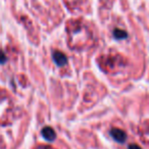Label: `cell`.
Segmentation results:
<instances>
[{
  "mask_svg": "<svg viewBox=\"0 0 149 149\" xmlns=\"http://www.w3.org/2000/svg\"><path fill=\"white\" fill-rule=\"evenodd\" d=\"M13 109L8 94L0 91V124L6 125L13 120Z\"/></svg>",
  "mask_w": 149,
  "mask_h": 149,
  "instance_id": "6da1fadb",
  "label": "cell"
},
{
  "mask_svg": "<svg viewBox=\"0 0 149 149\" xmlns=\"http://www.w3.org/2000/svg\"><path fill=\"white\" fill-rule=\"evenodd\" d=\"M110 135H111V137L114 139V140L118 141V142H120V143L124 142V141L126 140V138H127L126 133H125L123 130L118 129V128L112 129V130L110 131Z\"/></svg>",
  "mask_w": 149,
  "mask_h": 149,
  "instance_id": "7a4b0ae2",
  "label": "cell"
},
{
  "mask_svg": "<svg viewBox=\"0 0 149 149\" xmlns=\"http://www.w3.org/2000/svg\"><path fill=\"white\" fill-rule=\"evenodd\" d=\"M53 60L55 61V63L57 64V65H64V64L66 63V61H68L65 54L60 51H54Z\"/></svg>",
  "mask_w": 149,
  "mask_h": 149,
  "instance_id": "3957f363",
  "label": "cell"
},
{
  "mask_svg": "<svg viewBox=\"0 0 149 149\" xmlns=\"http://www.w3.org/2000/svg\"><path fill=\"white\" fill-rule=\"evenodd\" d=\"M42 135L47 141H53L56 137V134L54 132V130L50 127H45V128L42 130Z\"/></svg>",
  "mask_w": 149,
  "mask_h": 149,
  "instance_id": "277c9868",
  "label": "cell"
},
{
  "mask_svg": "<svg viewBox=\"0 0 149 149\" xmlns=\"http://www.w3.org/2000/svg\"><path fill=\"white\" fill-rule=\"evenodd\" d=\"M113 35H114V37H116V39H124V38L127 37V33H126V32L123 31V30H120V29L114 30Z\"/></svg>",
  "mask_w": 149,
  "mask_h": 149,
  "instance_id": "5b68a950",
  "label": "cell"
},
{
  "mask_svg": "<svg viewBox=\"0 0 149 149\" xmlns=\"http://www.w3.org/2000/svg\"><path fill=\"white\" fill-rule=\"evenodd\" d=\"M6 59L7 58H6V55L4 54V52L0 50V63L1 64L5 63V62H6Z\"/></svg>",
  "mask_w": 149,
  "mask_h": 149,
  "instance_id": "8992f818",
  "label": "cell"
},
{
  "mask_svg": "<svg viewBox=\"0 0 149 149\" xmlns=\"http://www.w3.org/2000/svg\"><path fill=\"white\" fill-rule=\"evenodd\" d=\"M35 149H53V148H51L50 146H45V145H39Z\"/></svg>",
  "mask_w": 149,
  "mask_h": 149,
  "instance_id": "52a82bcc",
  "label": "cell"
},
{
  "mask_svg": "<svg viewBox=\"0 0 149 149\" xmlns=\"http://www.w3.org/2000/svg\"><path fill=\"white\" fill-rule=\"evenodd\" d=\"M0 149H5V144L4 141H3L2 137L0 136Z\"/></svg>",
  "mask_w": 149,
  "mask_h": 149,
  "instance_id": "ba28073f",
  "label": "cell"
},
{
  "mask_svg": "<svg viewBox=\"0 0 149 149\" xmlns=\"http://www.w3.org/2000/svg\"><path fill=\"white\" fill-rule=\"evenodd\" d=\"M129 149H142V148L137 144H131L130 146H129Z\"/></svg>",
  "mask_w": 149,
  "mask_h": 149,
  "instance_id": "9c48e42d",
  "label": "cell"
}]
</instances>
